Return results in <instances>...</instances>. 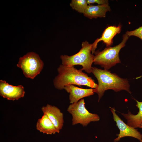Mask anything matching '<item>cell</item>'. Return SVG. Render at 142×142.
I'll return each instance as SVG.
<instances>
[{
    "mask_svg": "<svg viewBox=\"0 0 142 142\" xmlns=\"http://www.w3.org/2000/svg\"><path fill=\"white\" fill-rule=\"evenodd\" d=\"M85 103L83 99L77 102L71 104L68 107L67 111L72 115V125L80 124L86 126L92 122L100 120L99 116L95 113L89 112L85 106Z\"/></svg>",
    "mask_w": 142,
    "mask_h": 142,
    "instance_id": "5b68a950",
    "label": "cell"
},
{
    "mask_svg": "<svg viewBox=\"0 0 142 142\" xmlns=\"http://www.w3.org/2000/svg\"><path fill=\"white\" fill-rule=\"evenodd\" d=\"M92 70L98 82L97 87L93 89L94 93H97L98 95V102L105 92L108 90H112L115 92L125 90L131 93L130 85L126 79L121 78L108 70L95 67H92Z\"/></svg>",
    "mask_w": 142,
    "mask_h": 142,
    "instance_id": "7a4b0ae2",
    "label": "cell"
},
{
    "mask_svg": "<svg viewBox=\"0 0 142 142\" xmlns=\"http://www.w3.org/2000/svg\"><path fill=\"white\" fill-rule=\"evenodd\" d=\"M17 65L22 69L26 77L33 79L40 73L44 63L38 54L30 52L20 58Z\"/></svg>",
    "mask_w": 142,
    "mask_h": 142,
    "instance_id": "8992f818",
    "label": "cell"
},
{
    "mask_svg": "<svg viewBox=\"0 0 142 142\" xmlns=\"http://www.w3.org/2000/svg\"><path fill=\"white\" fill-rule=\"evenodd\" d=\"M110 10L109 4L96 5L89 4L88 5L83 14L90 19L105 17L106 13Z\"/></svg>",
    "mask_w": 142,
    "mask_h": 142,
    "instance_id": "7c38bea8",
    "label": "cell"
},
{
    "mask_svg": "<svg viewBox=\"0 0 142 142\" xmlns=\"http://www.w3.org/2000/svg\"><path fill=\"white\" fill-rule=\"evenodd\" d=\"M36 129L40 132L47 134H52L59 133L58 129L47 115L44 114L42 118L39 119L37 123Z\"/></svg>",
    "mask_w": 142,
    "mask_h": 142,
    "instance_id": "4fadbf2b",
    "label": "cell"
},
{
    "mask_svg": "<svg viewBox=\"0 0 142 142\" xmlns=\"http://www.w3.org/2000/svg\"><path fill=\"white\" fill-rule=\"evenodd\" d=\"M92 47V44L87 41L83 42L81 49L77 53L71 56L61 55L62 64L65 66L80 65L82 67L81 70H84L88 73H91L94 57L91 53Z\"/></svg>",
    "mask_w": 142,
    "mask_h": 142,
    "instance_id": "3957f363",
    "label": "cell"
},
{
    "mask_svg": "<svg viewBox=\"0 0 142 142\" xmlns=\"http://www.w3.org/2000/svg\"><path fill=\"white\" fill-rule=\"evenodd\" d=\"M134 99L136 101V106L139 109L137 114L134 115L129 111L127 114H121L127 120V124L135 128H139L142 123V101H139L135 99Z\"/></svg>",
    "mask_w": 142,
    "mask_h": 142,
    "instance_id": "5bb4252c",
    "label": "cell"
},
{
    "mask_svg": "<svg viewBox=\"0 0 142 142\" xmlns=\"http://www.w3.org/2000/svg\"><path fill=\"white\" fill-rule=\"evenodd\" d=\"M121 28V26L120 24L117 26H108L103 32L101 37L97 39L92 44V54H93L95 52L98 43L99 42H103L107 47L111 45L113 43V38L117 34L120 33Z\"/></svg>",
    "mask_w": 142,
    "mask_h": 142,
    "instance_id": "9c48e42d",
    "label": "cell"
},
{
    "mask_svg": "<svg viewBox=\"0 0 142 142\" xmlns=\"http://www.w3.org/2000/svg\"><path fill=\"white\" fill-rule=\"evenodd\" d=\"M140 142H142V139H141V140H140Z\"/></svg>",
    "mask_w": 142,
    "mask_h": 142,
    "instance_id": "d6986e66",
    "label": "cell"
},
{
    "mask_svg": "<svg viewBox=\"0 0 142 142\" xmlns=\"http://www.w3.org/2000/svg\"><path fill=\"white\" fill-rule=\"evenodd\" d=\"M87 4H90L95 3H97L98 5H103L109 4L108 0H87Z\"/></svg>",
    "mask_w": 142,
    "mask_h": 142,
    "instance_id": "e0dca14e",
    "label": "cell"
},
{
    "mask_svg": "<svg viewBox=\"0 0 142 142\" xmlns=\"http://www.w3.org/2000/svg\"><path fill=\"white\" fill-rule=\"evenodd\" d=\"M57 71L58 74L54 79L53 84L58 89L62 90L65 86L71 85L85 86L94 89L98 87L91 77L73 66L61 64Z\"/></svg>",
    "mask_w": 142,
    "mask_h": 142,
    "instance_id": "6da1fadb",
    "label": "cell"
},
{
    "mask_svg": "<svg viewBox=\"0 0 142 142\" xmlns=\"http://www.w3.org/2000/svg\"><path fill=\"white\" fill-rule=\"evenodd\" d=\"M66 91L69 93L70 103L72 104L79 101L83 98L93 95V89L79 88L73 85L65 86L64 88Z\"/></svg>",
    "mask_w": 142,
    "mask_h": 142,
    "instance_id": "8fae6325",
    "label": "cell"
},
{
    "mask_svg": "<svg viewBox=\"0 0 142 142\" xmlns=\"http://www.w3.org/2000/svg\"><path fill=\"white\" fill-rule=\"evenodd\" d=\"M125 34L129 37L131 36H134L142 40V26L134 30L127 31Z\"/></svg>",
    "mask_w": 142,
    "mask_h": 142,
    "instance_id": "2e32d148",
    "label": "cell"
},
{
    "mask_svg": "<svg viewBox=\"0 0 142 142\" xmlns=\"http://www.w3.org/2000/svg\"><path fill=\"white\" fill-rule=\"evenodd\" d=\"M41 110L43 114L46 115L55 127L60 130L64 122L63 113L57 107L47 104L43 106Z\"/></svg>",
    "mask_w": 142,
    "mask_h": 142,
    "instance_id": "30bf717a",
    "label": "cell"
},
{
    "mask_svg": "<svg viewBox=\"0 0 142 142\" xmlns=\"http://www.w3.org/2000/svg\"><path fill=\"white\" fill-rule=\"evenodd\" d=\"M110 108L113 114V119L116 123V125L120 130L119 133L116 135L118 137L114 139V142H118L121 138L125 137H133L139 141L142 139V134L137 129L125 123L116 114L114 108Z\"/></svg>",
    "mask_w": 142,
    "mask_h": 142,
    "instance_id": "52a82bcc",
    "label": "cell"
},
{
    "mask_svg": "<svg viewBox=\"0 0 142 142\" xmlns=\"http://www.w3.org/2000/svg\"><path fill=\"white\" fill-rule=\"evenodd\" d=\"M129 37L125 34L123 36L121 42L118 45L107 47L101 51H95L93 58L94 64L100 65L104 69L108 70L117 64L121 63L119 53L125 46Z\"/></svg>",
    "mask_w": 142,
    "mask_h": 142,
    "instance_id": "277c9868",
    "label": "cell"
},
{
    "mask_svg": "<svg viewBox=\"0 0 142 142\" xmlns=\"http://www.w3.org/2000/svg\"><path fill=\"white\" fill-rule=\"evenodd\" d=\"M70 4L73 9L83 14L88 5L87 0H72Z\"/></svg>",
    "mask_w": 142,
    "mask_h": 142,
    "instance_id": "9a60e30c",
    "label": "cell"
},
{
    "mask_svg": "<svg viewBox=\"0 0 142 142\" xmlns=\"http://www.w3.org/2000/svg\"><path fill=\"white\" fill-rule=\"evenodd\" d=\"M139 128H142V123L141 124Z\"/></svg>",
    "mask_w": 142,
    "mask_h": 142,
    "instance_id": "ac0fdd59",
    "label": "cell"
},
{
    "mask_svg": "<svg viewBox=\"0 0 142 142\" xmlns=\"http://www.w3.org/2000/svg\"><path fill=\"white\" fill-rule=\"evenodd\" d=\"M25 92L22 85L13 86L5 81L0 80V95L8 100L14 101L24 97Z\"/></svg>",
    "mask_w": 142,
    "mask_h": 142,
    "instance_id": "ba28073f",
    "label": "cell"
}]
</instances>
